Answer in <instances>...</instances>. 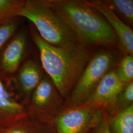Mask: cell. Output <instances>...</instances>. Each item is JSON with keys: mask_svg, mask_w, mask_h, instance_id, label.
Listing matches in <instances>:
<instances>
[{"mask_svg": "<svg viewBox=\"0 0 133 133\" xmlns=\"http://www.w3.org/2000/svg\"><path fill=\"white\" fill-rule=\"evenodd\" d=\"M43 68L62 97L70 94L92 57L89 47L79 43L67 48L52 46L35 34Z\"/></svg>", "mask_w": 133, "mask_h": 133, "instance_id": "cell-1", "label": "cell"}, {"mask_svg": "<svg viewBox=\"0 0 133 133\" xmlns=\"http://www.w3.org/2000/svg\"><path fill=\"white\" fill-rule=\"evenodd\" d=\"M45 1L71 27L81 43L89 47L119 46L118 38L105 19L84 1Z\"/></svg>", "mask_w": 133, "mask_h": 133, "instance_id": "cell-2", "label": "cell"}, {"mask_svg": "<svg viewBox=\"0 0 133 133\" xmlns=\"http://www.w3.org/2000/svg\"><path fill=\"white\" fill-rule=\"evenodd\" d=\"M17 15L31 21L39 36L52 46L67 48L81 43L71 27L45 1H24Z\"/></svg>", "mask_w": 133, "mask_h": 133, "instance_id": "cell-3", "label": "cell"}, {"mask_svg": "<svg viewBox=\"0 0 133 133\" xmlns=\"http://www.w3.org/2000/svg\"><path fill=\"white\" fill-rule=\"evenodd\" d=\"M115 61V56L110 51H101L92 56L71 93L65 100L64 108L75 107L85 102L102 78L111 71Z\"/></svg>", "mask_w": 133, "mask_h": 133, "instance_id": "cell-4", "label": "cell"}, {"mask_svg": "<svg viewBox=\"0 0 133 133\" xmlns=\"http://www.w3.org/2000/svg\"><path fill=\"white\" fill-rule=\"evenodd\" d=\"M65 100L52 82L42 78L25 105L28 114L44 122L52 124L64 109Z\"/></svg>", "mask_w": 133, "mask_h": 133, "instance_id": "cell-5", "label": "cell"}, {"mask_svg": "<svg viewBox=\"0 0 133 133\" xmlns=\"http://www.w3.org/2000/svg\"><path fill=\"white\" fill-rule=\"evenodd\" d=\"M105 112L86 104L64 108L51 125L55 133H91Z\"/></svg>", "mask_w": 133, "mask_h": 133, "instance_id": "cell-6", "label": "cell"}, {"mask_svg": "<svg viewBox=\"0 0 133 133\" xmlns=\"http://www.w3.org/2000/svg\"><path fill=\"white\" fill-rule=\"evenodd\" d=\"M126 85L119 80L115 70L108 72L101 81L86 104L103 110L109 116L114 111L117 98Z\"/></svg>", "mask_w": 133, "mask_h": 133, "instance_id": "cell-7", "label": "cell"}, {"mask_svg": "<svg viewBox=\"0 0 133 133\" xmlns=\"http://www.w3.org/2000/svg\"><path fill=\"white\" fill-rule=\"evenodd\" d=\"M105 19L116 34L119 46L125 55H133V31L131 28L116 15L105 1H85Z\"/></svg>", "mask_w": 133, "mask_h": 133, "instance_id": "cell-8", "label": "cell"}, {"mask_svg": "<svg viewBox=\"0 0 133 133\" xmlns=\"http://www.w3.org/2000/svg\"><path fill=\"white\" fill-rule=\"evenodd\" d=\"M27 114L25 107L11 96L0 81V126L9 127Z\"/></svg>", "mask_w": 133, "mask_h": 133, "instance_id": "cell-9", "label": "cell"}, {"mask_svg": "<svg viewBox=\"0 0 133 133\" xmlns=\"http://www.w3.org/2000/svg\"><path fill=\"white\" fill-rule=\"evenodd\" d=\"M42 78L38 66L33 61H28L21 69L18 79L19 90L25 100V107Z\"/></svg>", "mask_w": 133, "mask_h": 133, "instance_id": "cell-10", "label": "cell"}, {"mask_svg": "<svg viewBox=\"0 0 133 133\" xmlns=\"http://www.w3.org/2000/svg\"><path fill=\"white\" fill-rule=\"evenodd\" d=\"M26 43V34L21 33L5 48L1 59L2 66L5 71L13 72L17 69L24 53Z\"/></svg>", "mask_w": 133, "mask_h": 133, "instance_id": "cell-11", "label": "cell"}, {"mask_svg": "<svg viewBox=\"0 0 133 133\" xmlns=\"http://www.w3.org/2000/svg\"><path fill=\"white\" fill-rule=\"evenodd\" d=\"M2 133H55L51 124L27 114L9 127L3 129Z\"/></svg>", "mask_w": 133, "mask_h": 133, "instance_id": "cell-12", "label": "cell"}, {"mask_svg": "<svg viewBox=\"0 0 133 133\" xmlns=\"http://www.w3.org/2000/svg\"><path fill=\"white\" fill-rule=\"evenodd\" d=\"M109 120L110 133H133V105Z\"/></svg>", "mask_w": 133, "mask_h": 133, "instance_id": "cell-13", "label": "cell"}, {"mask_svg": "<svg viewBox=\"0 0 133 133\" xmlns=\"http://www.w3.org/2000/svg\"><path fill=\"white\" fill-rule=\"evenodd\" d=\"M107 5L126 24L133 25V0H107Z\"/></svg>", "mask_w": 133, "mask_h": 133, "instance_id": "cell-14", "label": "cell"}, {"mask_svg": "<svg viewBox=\"0 0 133 133\" xmlns=\"http://www.w3.org/2000/svg\"><path fill=\"white\" fill-rule=\"evenodd\" d=\"M115 71L117 77L124 85H127L133 81V55H125Z\"/></svg>", "mask_w": 133, "mask_h": 133, "instance_id": "cell-15", "label": "cell"}, {"mask_svg": "<svg viewBox=\"0 0 133 133\" xmlns=\"http://www.w3.org/2000/svg\"><path fill=\"white\" fill-rule=\"evenodd\" d=\"M132 105H133V81L126 86L117 98L114 111L110 116L118 114L128 109Z\"/></svg>", "mask_w": 133, "mask_h": 133, "instance_id": "cell-16", "label": "cell"}, {"mask_svg": "<svg viewBox=\"0 0 133 133\" xmlns=\"http://www.w3.org/2000/svg\"><path fill=\"white\" fill-rule=\"evenodd\" d=\"M24 2L0 0V19L14 15H17Z\"/></svg>", "mask_w": 133, "mask_h": 133, "instance_id": "cell-17", "label": "cell"}, {"mask_svg": "<svg viewBox=\"0 0 133 133\" xmlns=\"http://www.w3.org/2000/svg\"><path fill=\"white\" fill-rule=\"evenodd\" d=\"M16 27L15 22L7 23L0 26V48L14 33Z\"/></svg>", "mask_w": 133, "mask_h": 133, "instance_id": "cell-18", "label": "cell"}, {"mask_svg": "<svg viewBox=\"0 0 133 133\" xmlns=\"http://www.w3.org/2000/svg\"><path fill=\"white\" fill-rule=\"evenodd\" d=\"M91 133H110L109 116L105 112L104 114L100 123Z\"/></svg>", "mask_w": 133, "mask_h": 133, "instance_id": "cell-19", "label": "cell"}, {"mask_svg": "<svg viewBox=\"0 0 133 133\" xmlns=\"http://www.w3.org/2000/svg\"><path fill=\"white\" fill-rule=\"evenodd\" d=\"M3 129L1 126H0V133H2V130H3Z\"/></svg>", "mask_w": 133, "mask_h": 133, "instance_id": "cell-20", "label": "cell"}]
</instances>
